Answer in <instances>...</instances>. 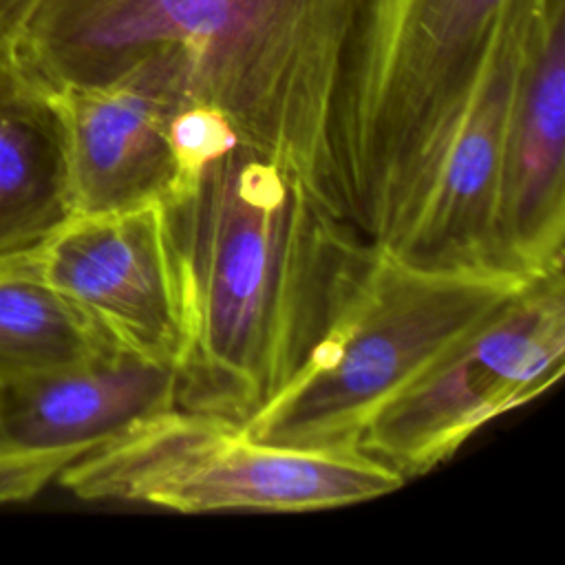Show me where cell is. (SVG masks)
<instances>
[{"instance_id": "6da1fadb", "label": "cell", "mask_w": 565, "mask_h": 565, "mask_svg": "<svg viewBox=\"0 0 565 565\" xmlns=\"http://www.w3.org/2000/svg\"><path fill=\"white\" fill-rule=\"evenodd\" d=\"M163 207L183 298L177 408L243 426L298 373L373 241L243 143Z\"/></svg>"}, {"instance_id": "7a4b0ae2", "label": "cell", "mask_w": 565, "mask_h": 565, "mask_svg": "<svg viewBox=\"0 0 565 565\" xmlns=\"http://www.w3.org/2000/svg\"><path fill=\"white\" fill-rule=\"evenodd\" d=\"M360 0H40L11 49L51 90L108 82L148 55L181 68L190 102L291 170L349 218L335 108Z\"/></svg>"}, {"instance_id": "3957f363", "label": "cell", "mask_w": 565, "mask_h": 565, "mask_svg": "<svg viewBox=\"0 0 565 565\" xmlns=\"http://www.w3.org/2000/svg\"><path fill=\"white\" fill-rule=\"evenodd\" d=\"M514 0H360L335 108L351 223L386 247L419 201Z\"/></svg>"}, {"instance_id": "277c9868", "label": "cell", "mask_w": 565, "mask_h": 565, "mask_svg": "<svg viewBox=\"0 0 565 565\" xmlns=\"http://www.w3.org/2000/svg\"><path fill=\"white\" fill-rule=\"evenodd\" d=\"M527 278L508 269L422 267L373 243L298 373L243 430L289 448L358 450L380 406Z\"/></svg>"}, {"instance_id": "5b68a950", "label": "cell", "mask_w": 565, "mask_h": 565, "mask_svg": "<svg viewBox=\"0 0 565 565\" xmlns=\"http://www.w3.org/2000/svg\"><path fill=\"white\" fill-rule=\"evenodd\" d=\"M57 483L82 501L201 514L340 508L388 494L404 477L362 450L278 446L227 417L172 406L77 459Z\"/></svg>"}, {"instance_id": "8992f818", "label": "cell", "mask_w": 565, "mask_h": 565, "mask_svg": "<svg viewBox=\"0 0 565 565\" xmlns=\"http://www.w3.org/2000/svg\"><path fill=\"white\" fill-rule=\"evenodd\" d=\"M565 366L563 265L534 274L483 322L397 391L358 450L411 479L448 461L479 428L536 399Z\"/></svg>"}, {"instance_id": "52a82bcc", "label": "cell", "mask_w": 565, "mask_h": 565, "mask_svg": "<svg viewBox=\"0 0 565 565\" xmlns=\"http://www.w3.org/2000/svg\"><path fill=\"white\" fill-rule=\"evenodd\" d=\"M534 2L514 0L501 18L419 201L384 247L397 258L441 269H508L501 249L503 177Z\"/></svg>"}, {"instance_id": "ba28073f", "label": "cell", "mask_w": 565, "mask_h": 565, "mask_svg": "<svg viewBox=\"0 0 565 565\" xmlns=\"http://www.w3.org/2000/svg\"><path fill=\"white\" fill-rule=\"evenodd\" d=\"M35 254L44 278L113 347L177 366L183 298L163 201L73 214Z\"/></svg>"}, {"instance_id": "9c48e42d", "label": "cell", "mask_w": 565, "mask_h": 565, "mask_svg": "<svg viewBox=\"0 0 565 565\" xmlns=\"http://www.w3.org/2000/svg\"><path fill=\"white\" fill-rule=\"evenodd\" d=\"M177 406L172 366L110 347L2 386L0 424L15 503L135 422Z\"/></svg>"}, {"instance_id": "30bf717a", "label": "cell", "mask_w": 565, "mask_h": 565, "mask_svg": "<svg viewBox=\"0 0 565 565\" xmlns=\"http://www.w3.org/2000/svg\"><path fill=\"white\" fill-rule=\"evenodd\" d=\"M75 214L163 201L172 185L168 121L190 102L181 68L148 55L121 75L55 90Z\"/></svg>"}, {"instance_id": "8fae6325", "label": "cell", "mask_w": 565, "mask_h": 565, "mask_svg": "<svg viewBox=\"0 0 565 565\" xmlns=\"http://www.w3.org/2000/svg\"><path fill=\"white\" fill-rule=\"evenodd\" d=\"M565 0H536L512 104L501 203L508 269L565 265Z\"/></svg>"}, {"instance_id": "7c38bea8", "label": "cell", "mask_w": 565, "mask_h": 565, "mask_svg": "<svg viewBox=\"0 0 565 565\" xmlns=\"http://www.w3.org/2000/svg\"><path fill=\"white\" fill-rule=\"evenodd\" d=\"M73 214L55 90L0 49V256L40 247Z\"/></svg>"}, {"instance_id": "4fadbf2b", "label": "cell", "mask_w": 565, "mask_h": 565, "mask_svg": "<svg viewBox=\"0 0 565 565\" xmlns=\"http://www.w3.org/2000/svg\"><path fill=\"white\" fill-rule=\"evenodd\" d=\"M35 249L0 256L2 386L93 358L113 347L44 278Z\"/></svg>"}, {"instance_id": "5bb4252c", "label": "cell", "mask_w": 565, "mask_h": 565, "mask_svg": "<svg viewBox=\"0 0 565 565\" xmlns=\"http://www.w3.org/2000/svg\"><path fill=\"white\" fill-rule=\"evenodd\" d=\"M238 146L241 137L223 110L203 102H183L168 121L172 185L166 199L190 188L212 163Z\"/></svg>"}, {"instance_id": "9a60e30c", "label": "cell", "mask_w": 565, "mask_h": 565, "mask_svg": "<svg viewBox=\"0 0 565 565\" xmlns=\"http://www.w3.org/2000/svg\"><path fill=\"white\" fill-rule=\"evenodd\" d=\"M40 0H0V49L11 46L18 29Z\"/></svg>"}, {"instance_id": "2e32d148", "label": "cell", "mask_w": 565, "mask_h": 565, "mask_svg": "<svg viewBox=\"0 0 565 565\" xmlns=\"http://www.w3.org/2000/svg\"><path fill=\"white\" fill-rule=\"evenodd\" d=\"M0 397H2V384H0ZM0 503H15L11 468H9V457H7L4 437H2V424H0Z\"/></svg>"}]
</instances>
